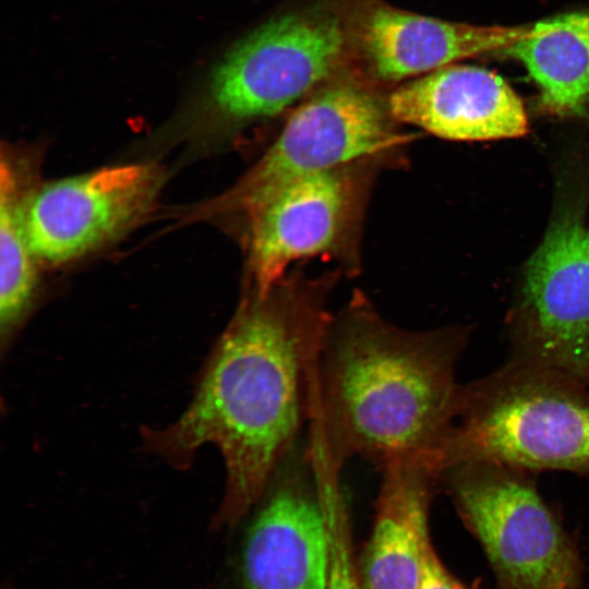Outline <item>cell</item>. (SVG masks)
Instances as JSON below:
<instances>
[{"instance_id": "cell-2", "label": "cell", "mask_w": 589, "mask_h": 589, "mask_svg": "<svg viewBox=\"0 0 589 589\" xmlns=\"http://www.w3.org/2000/svg\"><path fill=\"white\" fill-rule=\"evenodd\" d=\"M465 344L456 329L412 332L356 296L324 332L312 372L305 452L315 471L340 483L354 456L381 470L440 455L452 429Z\"/></svg>"}, {"instance_id": "cell-12", "label": "cell", "mask_w": 589, "mask_h": 589, "mask_svg": "<svg viewBox=\"0 0 589 589\" xmlns=\"http://www.w3.org/2000/svg\"><path fill=\"white\" fill-rule=\"evenodd\" d=\"M382 474L372 530L358 564L361 589H418L442 471L421 459L388 465Z\"/></svg>"}, {"instance_id": "cell-1", "label": "cell", "mask_w": 589, "mask_h": 589, "mask_svg": "<svg viewBox=\"0 0 589 589\" xmlns=\"http://www.w3.org/2000/svg\"><path fill=\"white\" fill-rule=\"evenodd\" d=\"M326 286L281 279L244 297L213 348L193 399L165 429H146L145 446L184 468L204 444L226 469L215 525H237L261 501L306 420L312 372L332 314Z\"/></svg>"}, {"instance_id": "cell-9", "label": "cell", "mask_w": 589, "mask_h": 589, "mask_svg": "<svg viewBox=\"0 0 589 589\" xmlns=\"http://www.w3.org/2000/svg\"><path fill=\"white\" fill-rule=\"evenodd\" d=\"M327 492L306 455L289 453L244 536L240 589L327 588Z\"/></svg>"}, {"instance_id": "cell-10", "label": "cell", "mask_w": 589, "mask_h": 589, "mask_svg": "<svg viewBox=\"0 0 589 589\" xmlns=\"http://www.w3.org/2000/svg\"><path fill=\"white\" fill-rule=\"evenodd\" d=\"M161 182L157 166L130 164L44 185L22 211L36 262L62 265L119 236L147 213Z\"/></svg>"}, {"instance_id": "cell-5", "label": "cell", "mask_w": 589, "mask_h": 589, "mask_svg": "<svg viewBox=\"0 0 589 589\" xmlns=\"http://www.w3.org/2000/svg\"><path fill=\"white\" fill-rule=\"evenodd\" d=\"M345 45L344 26L325 12H293L268 21L213 68L200 112L235 127L272 117L327 77Z\"/></svg>"}, {"instance_id": "cell-3", "label": "cell", "mask_w": 589, "mask_h": 589, "mask_svg": "<svg viewBox=\"0 0 589 589\" xmlns=\"http://www.w3.org/2000/svg\"><path fill=\"white\" fill-rule=\"evenodd\" d=\"M587 385L509 359L494 373L460 385L443 471L485 461L528 472L589 470Z\"/></svg>"}, {"instance_id": "cell-14", "label": "cell", "mask_w": 589, "mask_h": 589, "mask_svg": "<svg viewBox=\"0 0 589 589\" xmlns=\"http://www.w3.org/2000/svg\"><path fill=\"white\" fill-rule=\"evenodd\" d=\"M506 51L525 65L552 112L575 113L588 105L589 14L539 22Z\"/></svg>"}, {"instance_id": "cell-17", "label": "cell", "mask_w": 589, "mask_h": 589, "mask_svg": "<svg viewBox=\"0 0 589 589\" xmlns=\"http://www.w3.org/2000/svg\"><path fill=\"white\" fill-rule=\"evenodd\" d=\"M418 589H481V580L477 579L470 585L460 581L443 564L431 543L424 553Z\"/></svg>"}, {"instance_id": "cell-8", "label": "cell", "mask_w": 589, "mask_h": 589, "mask_svg": "<svg viewBox=\"0 0 589 589\" xmlns=\"http://www.w3.org/2000/svg\"><path fill=\"white\" fill-rule=\"evenodd\" d=\"M357 164L299 179L247 214L252 290L267 291L299 260L356 244L368 184Z\"/></svg>"}, {"instance_id": "cell-7", "label": "cell", "mask_w": 589, "mask_h": 589, "mask_svg": "<svg viewBox=\"0 0 589 589\" xmlns=\"http://www.w3.org/2000/svg\"><path fill=\"white\" fill-rule=\"evenodd\" d=\"M512 360L589 384V227L557 219L526 266Z\"/></svg>"}, {"instance_id": "cell-13", "label": "cell", "mask_w": 589, "mask_h": 589, "mask_svg": "<svg viewBox=\"0 0 589 589\" xmlns=\"http://www.w3.org/2000/svg\"><path fill=\"white\" fill-rule=\"evenodd\" d=\"M532 26L449 22L383 4L372 9L365 19L362 47L373 75L399 81L461 59L506 50L528 35Z\"/></svg>"}, {"instance_id": "cell-4", "label": "cell", "mask_w": 589, "mask_h": 589, "mask_svg": "<svg viewBox=\"0 0 589 589\" xmlns=\"http://www.w3.org/2000/svg\"><path fill=\"white\" fill-rule=\"evenodd\" d=\"M466 528L480 543L497 589H581L578 549L544 503L531 472L469 461L443 471Z\"/></svg>"}, {"instance_id": "cell-11", "label": "cell", "mask_w": 589, "mask_h": 589, "mask_svg": "<svg viewBox=\"0 0 589 589\" xmlns=\"http://www.w3.org/2000/svg\"><path fill=\"white\" fill-rule=\"evenodd\" d=\"M396 121L456 141L517 137L528 131L520 97L497 73L449 64L396 89L387 104Z\"/></svg>"}, {"instance_id": "cell-6", "label": "cell", "mask_w": 589, "mask_h": 589, "mask_svg": "<svg viewBox=\"0 0 589 589\" xmlns=\"http://www.w3.org/2000/svg\"><path fill=\"white\" fill-rule=\"evenodd\" d=\"M389 118L388 107L361 87L338 84L318 92L292 112L269 148L226 194L225 208L248 214L299 179L401 144Z\"/></svg>"}, {"instance_id": "cell-16", "label": "cell", "mask_w": 589, "mask_h": 589, "mask_svg": "<svg viewBox=\"0 0 589 589\" xmlns=\"http://www.w3.org/2000/svg\"><path fill=\"white\" fill-rule=\"evenodd\" d=\"M328 579L326 589H361L348 508L341 496L327 497Z\"/></svg>"}, {"instance_id": "cell-15", "label": "cell", "mask_w": 589, "mask_h": 589, "mask_svg": "<svg viewBox=\"0 0 589 589\" xmlns=\"http://www.w3.org/2000/svg\"><path fill=\"white\" fill-rule=\"evenodd\" d=\"M17 170L2 156L0 166V323L2 344L10 340L25 314L36 284V260L23 226Z\"/></svg>"}]
</instances>
